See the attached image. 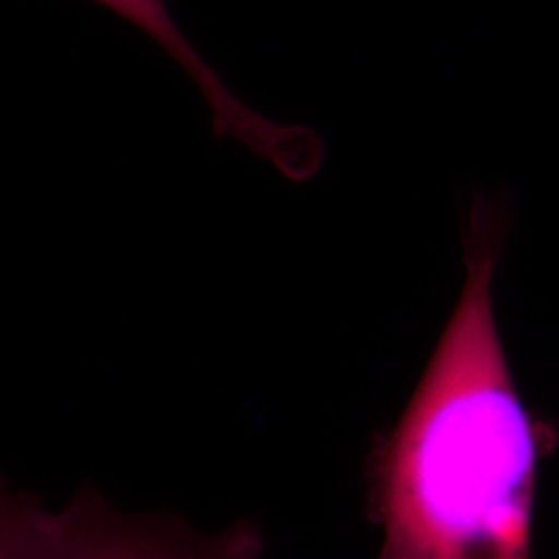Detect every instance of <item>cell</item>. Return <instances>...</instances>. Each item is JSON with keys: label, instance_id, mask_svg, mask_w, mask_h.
<instances>
[{"label": "cell", "instance_id": "cell-2", "mask_svg": "<svg viewBox=\"0 0 559 559\" xmlns=\"http://www.w3.org/2000/svg\"><path fill=\"white\" fill-rule=\"evenodd\" d=\"M265 535L255 520L203 533L168 512H127L94 483L57 510L55 559H260Z\"/></svg>", "mask_w": 559, "mask_h": 559}, {"label": "cell", "instance_id": "cell-4", "mask_svg": "<svg viewBox=\"0 0 559 559\" xmlns=\"http://www.w3.org/2000/svg\"><path fill=\"white\" fill-rule=\"evenodd\" d=\"M57 510L0 475V559H55Z\"/></svg>", "mask_w": 559, "mask_h": 559}, {"label": "cell", "instance_id": "cell-5", "mask_svg": "<svg viewBox=\"0 0 559 559\" xmlns=\"http://www.w3.org/2000/svg\"><path fill=\"white\" fill-rule=\"evenodd\" d=\"M378 559H417L415 556H411L406 549H402L399 545H394V543H388V540H383V545H381L380 556Z\"/></svg>", "mask_w": 559, "mask_h": 559}, {"label": "cell", "instance_id": "cell-1", "mask_svg": "<svg viewBox=\"0 0 559 559\" xmlns=\"http://www.w3.org/2000/svg\"><path fill=\"white\" fill-rule=\"evenodd\" d=\"M503 239V212L475 201L459 302L367 462L371 519L417 559H531L539 462L556 440L520 399L496 321Z\"/></svg>", "mask_w": 559, "mask_h": 559}, {"label": "cell", "instance_id": "cell-3", "mask_svg": "<svg viewBox=\"0 0 559 559\" xmlns=\"http://www.w3.org/2000/svg\"><path fill=\"white\" fill-rule=\"evenodd\" d=\"M122 20L135 25L145 36H150L164 48L180 67L195 81L203 98L212 110L216 133L230 140H245L260 120V112L245 106L230 94L221 78L205 64L195 48L180 34L175 20L170 17L164 0H94Z\"/></svg>", "mask_w": 559, "mask_h": 559}]
</instances>
